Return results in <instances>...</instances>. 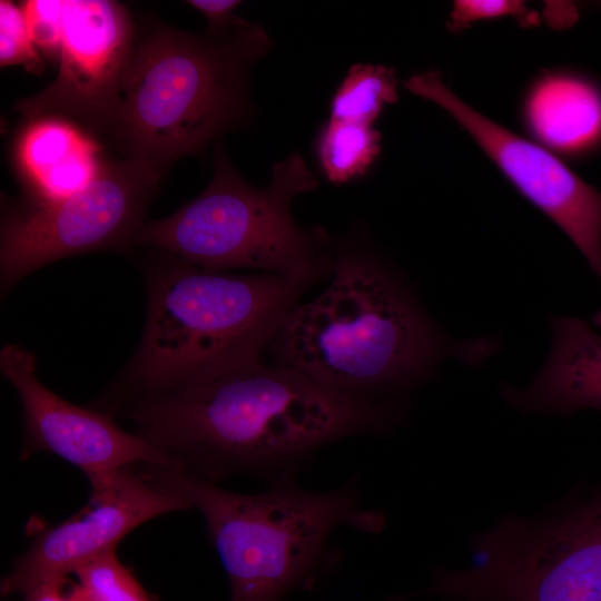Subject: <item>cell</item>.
Instances as JSON below:
<instances>
[{"mask_svg":"<svg viewBox=\"0 0 601 601\" xmlns=\"http://www.w3.org/2000/svg\"><path fill=\"white\" fill-rule=\"evenodd\" d=\"M174 469L209 482L242 473L285 475L337 440L381 432L396 410L333 391L284 365L262 363L209 382L145 395L116 414Z\"/></svg>","mask_w":601,"mask_h":601,"instance_id":"cell-1","label":"cell"},{"mask_svg":"<svg viewBox=\"0 0 601 601\" xmlns=\"http://www.w3.org/2000/svg\"><path fill=\"white\" fill-rule=\"evenodd\" d=\"M161 255L147 273L138 348L95 406L115 417L135 398L260 363L264 348L306 290L274 274L210 270Z\"/></svg>","mask_w":601,"mask_h":601,"instance_id":"cell-2","label":"cell"},{"mask_svg":"<svg viewBox=\"0 0 601 601\" xmlns=\"http://www.w3.org/2000/svg\"><path fill=\"white\" fill-rule=\"evenodd\" d=\"M270 348L275 364L368 400L424 380L452 349L397 273L353 244L335 248L328 286L290 308Z\"/></svg>","mask_w":601,"mask_h":601,"instance_id":"cell-3","label":"cell"},{"mask_svg":"<svg viewBox=\"0 0 601 601\" xmlns=\"http://www.w3.org/2000/svg\"><path fill=\"white\" fill-rule=\"evenodd\" d=\"M270 46L260 26L240 18L220 35L160 27L136 37L107 140L164 169L200 154L250 115L249 71Z\"/></svg>","mask_w":601,"mask_h":601,"instance_id":"cell-4","label":"cell"},{"mask_svg":"<svg viewBox=\"0 0 601 601\" xmlns=\"http://www.w3.org/2000/svg\"><path fill=\"white\" fill-rule=\"evenodd\" d=\"M150 482L198 509L227 574L231 601H279L317 566L343 524L377 532L383 515L359 503L355 482L328 492L299 487L290 474L264 492L227 491L179 469L140 464Z\"/></svg>","mask_w":601,"mask_h":601,"instance_id":"cell-5","label":"cell"},{"mask_svg":"<svg viewBox=\"0 0 601 601\" xmlns=\"http://www.w3.org/2000/svg\"><path fill=\"white\" fill-rule=\"evenodd\" d=\"M317 186L304 158L294 152L273 165L267 187H255L236 171L217 141L207 187L170 216L146 221L132 245L205 269L278 275L307 289L331 276L335 249L324 229L296 224L290 204Z\"/></svg>","mask_w":601,"mask_h":601,"instance_id":"cell-6","label":"cell"},{"mask_svg":"<svg viewBox=\"0 0 601 601\" xmlns=\"http://www.w3.org/2000/svg\"><path fill=\"white\" fill-rule=\"evenodd\" d=\"M473 565L418 594L454 601H601V487L540 521L510 518L473 541Z\"/></svg>","mask_w":601,"mask_h":601,"instance_id":"cell-7","label":"cell"},{"mask_svg":"<svg viewBox=\"0 0 601 601\" xmlns=\"http://www.w3.org/2000/svg\"><path fill=\"white\" fill-rule=\"evenodd\" d=\"M165 171L141 158L107 160L92 181L69 197L6 208L0 234L1 293L66 257L130 250Z\"/></svg>","mask_w":601,"mask_h":601,"instance_id":"cell-8","label":"cell"},{"mask_svg":"<svg viewBox=\"0 0 601 601\" xmlns=\"http://www.w3.org/2000/svg\"><path fill=\"white\" fill-rule=\"evenodd\" d=\"M135 39L130 13L121 3L63 0L58 75L38 93L19 99L14 110L28 121L62 117L98 140L107 139Z\"/></svg>","mask_w":601,"mask_h":601,"instance_id":"cell-9","label":"cell"},{"mask_svg":"<svg viewBox=\"0 0 601 601\" xmlns=\"http://www.w3.org/2000/svg\"><path fill=\"white\" fill-rule=\"evenodd\" d=\"M404 86L451 114L518 189L565 233L601 278V191L541 146L467 106L436 71L414 75Z\"/></svg>","mask_w":601,"mask_h":601,"instance_id":"cell-10","label":"cell"},{"mask_svg":"<svg viewBox=\"0 0 601 601\" xmlns=\"http://www.w3.org/2000/svg\"><path fill=\"white\" fill-rule=\"evenodd\" d=\"M138 465L91 486L90 499L78 513L38 531L2 578L1 595L26 594L40 584L69 577L85 563L116 550L145 522L191 508L179 494L148 481Z\"/></svg>","mask_w":601,"mask_h":601,"instance_id":"cell-11","label":"cell"},{"mask_svg":"<svg viewBox=\"0 0 601 601\" xmlns=\"http://www.w3.org/2000/svg\"><path fill=\"white\" fill-rule=\"evenodd\" d=\"M2 376L14 387L23 412L21 456L50 453L77 466L98 485L130 465L174 469L139 435L122 430L115 416L72 404L47 388L36 373L35 354L17 344L0 352Z\"/></svg>","mask_w":601,"mask_h":601,"instance_id":"cell-12","label":"cell"},{"mask_svg":"<svg viewBox=\"0 0 601 601\" xmlns=\"http://www.w3.org/2000/svg\"><path fill=\"white\" fill-rule=\"evenodd\" d=\"M107 160L97 138L58 116L28 121L14 145L24 201L32 204L53 203L79 191L100 174Z\"/></svg>","mask_w":601,"mask_h":601,"instance_id":"cell-13","label":"cell"},{"mask_svg":"<svg viewBox=\"0 0 601 601\" xmlns=\"http://www.w3.org/2000/svg\"><path fill=\"white\" fill-rule=\"evenodd\" d=\"M552 346L534 380L503 387L505 400L524 412L568 414L601 410V334L578 317L551 319Z\"/></svg>","mask_w":601,"mask_h":601,"instance_id":"cell-14","label":"cell"},{"mask_svg":"<svg viewBox=\"0 0 601 601\" xmlns=\"http://www.w3.org/2000/svg\"><path fill=\"white\" fill-rule=\"evenodd\" d=\"M533 131L549 146L582 147L601 132V97L590 85L571 77H549L528 102Z\"/></svg>","mask_w":601,"mask_h":601,"instance_id":"cell-15","label":"cell"},{"mask_svg":"<svg viewBox=\"0 0 601 601\" xmlns=\"http://www.w3.org/2000/svg\"><path fill=\"white\" fill-rule=\"evenodd\" d=\"M315 150L328 181L345 184L368 171L381 150V134L371 125L329 118L318 131Z\"/></svg>","mask_w":601,"mask_h":601,"instance_id":"cell-16","label":"cell"},{"mask_svg":"<svg viewBox=\"0 0 601 601\" xmlns=\"http://www.w3.org/2000/svg\"><path fill=\"white\" fill-rule=\"evenodd\" d=\"M397 100L392 68L353 65L331 102V118L373 126L383 108Z\"/></svg>","mask_w":601,"mask_h":601,"instance_id":"cell-17","label":"cell"},{"mask_svg":"<svg viewBox=\"0 0 601 601\" xmlns=\"http://www.w3.org/2000/svg\"><path fill=\"white\" fill-rule=\"evenodd\" d=\"M72 575L89 601H152L131 571L110 550L79 566Z\"/></svg>","mask_w":601,"mask_h":601,"instance_id":"cell-18","label":"cell"},{"mask_svg":"<svg viewBox=\"0 0 601 601\" xmlns=\"http://www.w3.org/2000/svg\"><path fill=\"white\" fill-rule=\"evenodd\" d=\"M21 65L32 73H41L45 60L35 47L23 11L8 0L0 1V66Z\"/></svg>","mask_w":601,"mask_h":601,"instance_id":"cell-19","label":"cell"},{"mask_svg":"<svg viewBox=\"0 0 601 601\" xmlns=\"http://www.w3.org/2000/svg\"><path fill=\"white\" fill-rule=\"evenodd\" d=\"M31 40L40 55L58 62L63 28V0H28L20 4Z\"/></svg>","mask_w":601,"mask_h":601,"instance_id":"cell-20","label":"cell"},{"mask_svg":"<svg viewBox=\"0 0 601 601\" xmlns=\"http://www.w3.org/2000/svg\"><path fill=\"white\" fill-rule=\"evenodd\" d=\"M525 12L524 4L514 0H457L451 12V24L453 29H460L477 20Z\"/></svg>","mask_w":601,"mask_h":601,"instance_id":"cell-21","label":"cell"},{"mask_svg":"<svg viewBox=\"0 0 601 601\" xmlns=\"http://www.w3.org/2000/svg\"><path fill=\"white\" fill-rule=\"evenodd\" d=\"M193 8L207 19V30L214 35L228 31L238 21L234 16L236 8L242 3L238 0H191L187 1Z\"/></svg>","mask_w":601,"mask_h":601,"instance_id":"cell-22","label":"cell"},{"mask_svg":"<svg viewBox=\"0 0 601 601\" xmlns=\"http://www.w3.org/2000/svg\"><path fill=\"white\" fill-rule=\"evenodd\" d=\"M24 595V601H89L78 582L69 577L40 584Z\"/></svg>","mask_w":601,"mask_h":601,"instance_id":"cell-23","label":"cell"},{"mask_svg":"<svg viewBox=\"0 0 601 601\" xmlns=\"http://www.w3.org/2000/svg\"><path fill=\"white\" fill-rule=\"evenodd\" d=\"M593 323L595 325H598L600 328H601V308L599 309V312L595 314L594 318H593Z\"/></svg>","mask_w":601,"mask_h":601,"instance_id":"cell-24","label":"cell"}]
</instances>
